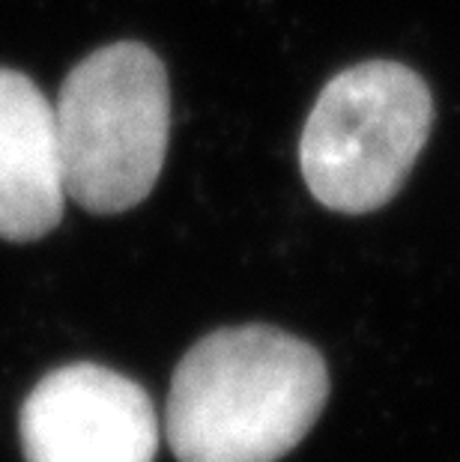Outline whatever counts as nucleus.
I'll use <instances>...</instances> for the list:
<instances>
[{
	"mask_svg": "<svg viewBox=\"0 0 460 462\" xmlns=\"http://www.w3.org/2000/svg\"><path fill=\"white\" fill-rule=\"evenodd\" d=\"M66 200L54 105L27 75L0 66V239H42Z\"/></svg>",
	"mask_w": 460,
	"mask_h": 462,
	"instance_id": "39448f33",
	"label": "nucleus"
},
{
	"mask_svg": "<svg viewBox=\"0 0 460 462\" xmlns=\"http://www.w3.org/2000/svg\"><path fill=\"white\" fill-rule=\"evenodd\" d=\"M27 462H153L162 424L146 391L102 364H66L22 406Z\"/></svg>",
	"mask_w": 460,
	"mask_h": 462,
	"instance_id": "20e7f679",
	"label": "nucleus"
},
{
	"mask_svg": "<svg viewBox=\"0 0 460 462\" xmlns=\"http://www.w3.org/2000/svg\"><path fill=\"white\" fill-rule=\"evenodd\" d=\"M54 123L66 198L96 215L132 209L168 152V72L141 42L105 45L66 75Z\"/></svg>",
	"mask_w": 460,
	"mask_h": 462,
	"instance_id": "f03ea898",
	"label": "nucleus"
},
{
	"mask_svg": "<svg viewBox=\"0 0 460 462\" xmlns=\"http://www.w3.org/2000/svg\"><path fill=\"white\" fill-rule=\"evenodd\" d=\"M434 125V96L404 63L368 60L323 87L299 141L305 185L326 209L365 215L407 182Z\"/></svg>",
	"mask_w": 460,
	"mask_h": 462,
	"instance_id": "7ed1b4c3",
	"label": "nucleus"
},
{
	"mask_svg": "<svg viewBox=\"0 0 460 462\" xmlns=\"http://www.w3.org/2000/svg\"><path fill=\"white\" fill-rule=\"evenodd\" d=\"M329 400L311 343L272 326L207 334L174 370L164 439L180 462H278Z\"/></svg>",
	"mask_w": 460,
	"mask_h": 462,
	"instance_id": "f257e3e1",
	"label": "nucleus"
}]
</instances>
